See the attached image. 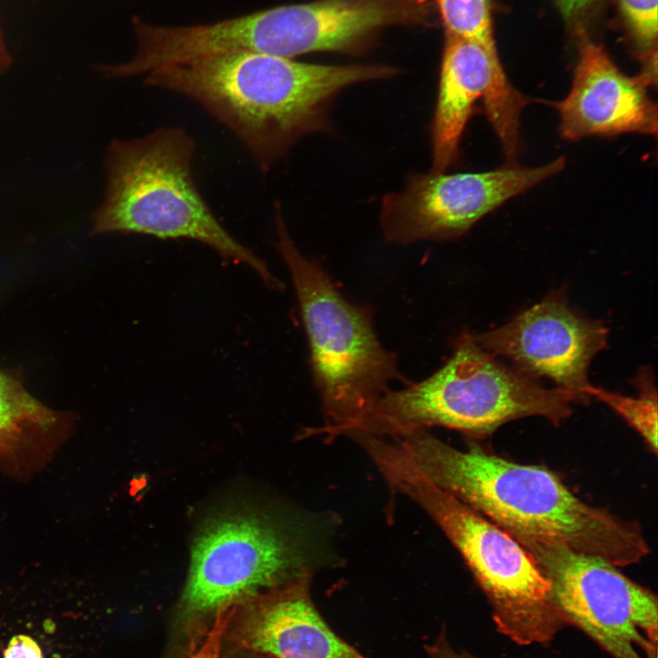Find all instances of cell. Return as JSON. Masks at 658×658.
<instances>
[{
    "instance_id": "cell-4",
    "label": "cell",
    "mask_w": 658,
    "mask_h": 658,
    "mask_svg": "<svg viewBox=\"0 0 658 658\" xmlns=\"http://www.w3.org/2000/svg\"><path fill=\"white\" fill-rule=\"evenodd\" d=\"M579 404L569 391L547 388L538 379L507 366L462 334L449 360L426 379L390 389L350 434L398 439L431 427L456 430L476 438L525 417L555 426Z\"/></svg>"
},
{
    "instance_id": "cell-13",
    "label": "cell",
    "mask_w": 658,
    "mask_h": 658,
    "mask_svg": "<svg viewBox=\"0 0 658 658\" xmlns=\"http://www.w3.org/2000/svg\"><path fill=\"white\" fill-rule=\"evenodd\" d=\"M310 580L305 572L247 606L235 621V642L273 658H366L322 618Z\"/></svg>"
},
{
    "instance_id": "cell-8",
    "label": "cell",
    "mask_w": 658,
    "mask_h": 658,
    "mask_svg": "<svg viewBox=\"0 0 658 658\" xmlns=\"http://www.w3.org/2000/svg\"><path fill=\"white\" fill-rule=\"evenodd\" d=\"M299 541L263 515L239 512L214 519L192 547L184 610L194 616L218 612L311 571L309 553Z\"/></svg>"
},
{
    "instance_id": "cell-14",
    "label": "cell",
    "mask_w": 658,
    "mask_h": 658,
    "mask_svg": "<svg viewBox=\"0 0 658 658\" xmlns=\"http://www.w3.org/2000/svg\"><path fill=\"white\" fill-rule=\"evenodd\" d=\"M74 426L69 412L47 407L27 391L21 374L0 369V466L27 475L48 461Z\"/></svg>"
},
{
    "instance_id": "cell-1",
    "label": "cell",
    "mask_w": 658,
    "mask_h": 658,
    "mask_svg": "<svg viewBox=\"0 0 658 658\" xmlns=\"http://www.w3.org/2000/svg\"><path fill=\"white\" fill-rule=\"evenodd\" d=\"M396 72L380 65H317L239 51L155 69L145 84L196 102L266 171L304 135L330 130V107L340 91Z\"/></svg>"
},
{
    "instance_id": "cell-20",
    "label": "cell",
    "mask_w": 658,
    "mask_h": 658,
    "mask_svg": "<svg viewBox=\"0 0 658 658\" xmlns=\"http://www.w3.org/2000/svg\"><path fill=\"white\" fill-rule=\"evenodd\" d=\"M565 20L578 29L582 21L600 0H555Z\"/></svg>"
},
{
    "instance_id": "cell-21",
    "label": "cell",
    "mask_w": 658,
    "mask_h": 658,
    "mask_svg": "<svg viewBox=\"0 0 658 658\" xmlns=\"http://www.w3.org/2000/svg\"><path fill=\"white\" fill-rule=\"evenodd\" d=\"M425 650L428 658H479L451 643L444 631L430 644L426 645Z\"/></svg>"
},
{
    "instance_id": "cell-17",
    "label": "cell",
    "mask_w": 658,
    "mask_h": 658,
    "mask_svg": "<svg viewBox=\"0 0 658 658\" xmlns=\"http://www.w3.org/2000/svg\"><path fill=\"white\" fill-rule=\"evenodd\" d=\"M623 22L643 62L646 74H656L657 0H617Z\"/></svg>"
},
{
    "instance_id": "cell-3",
    "label": "cell",
    "mask_w": 658,
    "mask_h": 658,
    "mask_svg": "<svg viewBox=\"0 0 658 658\" xmlns=\"http://www.w3.org/2000/svg\"><path fill=\"white\" fill-rule=\"evenodd\" d=\"M195 151L194 138L182 127L113 140L105 158V196L90 234L195 240L227 262L249 267L271 289L281 290L266 262L231 236L200 194L192 173Z\"/></svg>"
},
{
    "instance_id": "cell-12",
    "label": "cell",
    "mask_w": 658,
    "mask_h": 658,
    "mask_svg": "<svg viewBox=\"0 0 658 658\" xmlns=\"http://www.w3.org/2000/svg\"><path fill=\"white\" fill-rule=\"evenodd\" d=\"M578 60L568 94L554 106L559 113V133L568 141L623 133L656 135L657 105L638 75L630 77L605 49L583 30Z\"/></svg>"
},
{
    "instance_id": "cell-9",
    "label": "cell",
    "mask_w": 658,
    "mask_h": 658,
    "mask_svg": "<svg viewBox=\"0 0 658 658\" xmlns=\"http://www.w3.org/2000/svg\"><path fill=\"white\" fill-rule=\"evenodd\" d=\"M565 164L559 156L536 167L411 175L402 191L382 199L381 228L387 240L400 244L459 238L507 200L559 173Z\"/></svg>"
},
{
    "instance_id": "cell-11",
    "label": "cell",
    "mask_w": 658,
    "mask_h": 658,
    "mask_svg": "<svg viewBox=\"0 0 658 658\" xmlns=\"http://www.w3.org/2000/svg\"><path fill=\"white\" fill-rule=\"evenodd\" d=\"M608 329L568 304L556 292L523 311L507 324L473 335L477 344L512 366L538 379L547 377L557 387L571 392L579 404L589 398L588 368L607 346Z\"/></svg>"
},
{
    "instance_id": "cell-15",
    "label": "cell",
    "mask_w": 658,
    "mask_h": 658,
    "mask_svg": "<svg viewBox=\"0 0 658 658\" xmlns=\"http://www.w3.org/2000/svg\"><path fill=\"white\" fill-rule=\"evenodd\" d=\"M637 397H627L589 384L586 395L605 403L620 415L644 440L653 454L657 453V395L648 368L635 377Z\"/></svg>"
},
{
    "instance_id": "cell-2",
    "label": "cell",
    "mask_w": 658,
    "mask_h": 658,
    "mask_svg": "<svg viewBox=\"0 0 658 658\" xmlns=\"http://www.w3.org/2000/svg\"><path fill=\"white\" fill-rule=\"evenodd\" d=\"M396 440L429 480L516 540L556 542L619 568L649 554L636 521L584 502L546 467L511 462L475 443L457 449L427 430Z\"/></svg>"
},
{
    "instance_id": "cell-5",
    "label": "cell",
    "mask_w": 658,
    "mask_h": 658,
    "mask_svg": "<svg viewBox=\"0 0 658 658\" xmlns=\"http://www.w3.org/2000/svg\"><path fill=\"white\" fill-rule=\"evenodd\" d=\"M373 462L388 484L421 507L465 561L487 598L497 631L519 645L550 642L568 621L548 579L512 536L429 480L398 444Z\"/></svg>"
},
{
    "instance_id": "cell-18",
    "label": "cell",
    "mask_w": 658,
    "mask_h": 658,
    "mask_svg": "<svg viewBox=\"0 0 658 658\" xmlns=\"http://www.w3.org/2000/svg\"><path fill=\"white\" fill-rule=\"evenodd\" d=\"M234 611V608L224 609L218 611L204 642L196 651L184 658H222L221 647L223 638Z\"/></svg>"
},
{
    "instance_id": "cell-7",
    "label": "cell",
    "mask_w": 658,
    "mask_h": 658,
    "mask_svg": "<svg viewBox=\"0 0 658 658\" xmlns=\"http://www.w3.org/2000/svg\"><path fill=\"white\" fill-rule=\"evenodd\" d=\"M550 583L568 621L613 658H657V596L602 557L561 544L517 540Z\"/></svg>"
},
{
    "instance_id": "cell-6",
    "label": "cell",
    "mask_w": 658,
    "mask_h": 658,
    "mask_svg": "<svg viewBox=\"0 0 658 658\" xmlns=\"http://www.w3.org/2000/svg\"><path fill=\"white\" fill-rule=\"evenodd\" d=\"M275 207V247L286 262L299 300L324 417V425L312 432L329 439L349 435L391 389V383L403 377L395 354L377 337L371 309L349 302L325 269L302 254L280 206Z\"/></svg>"
},
{
    "instance_id": "cell-16",
    "label": "cell",
    "mask_w": 658,
    "mask_h": 658,
    "mask_svg": "<svg viewBox=\"0 0 658 658\" xmlns=\"http://www.w3.org/2000/svg\"><path fill=\"white\" fill-rule=\"evenodd\" d=\"M449 37L494 44L490 0H434Z\"/></svg>"
},
{
    "instance_id": "cell-10",
    "label": "cell",
    "mask_w": 658,
    "mask_h": 658,
    "mask_svg": "<svg viewBox=\"0 0 658 658\" xmlns=\"http://www.w3.org/2000/svg\"><path fill=\"white\" fill-rule=\"evenodd\" d=\"M479 101L501 143L505 165L516 164L522 112L533 100L511 84L495 44L448 37L430 127L431 173H444L458 162L462 134Z\"/></svg>"
},
{
    "instance_id": "cell-19",
    "label": "cell",
    "mask_w": 658,
    "mask_h": 658,
    "mask_svg": "<svg viewBox=\"0 0 658 658\" xmlns=\"http://www.w3.org/2000/svg\"><path fill=\"white\" fill-rule=\"evenodd\" d=\"M3 658H44L38 642L27 634L14 635L3 651Z\"/></svg>"
}]
</instances>
